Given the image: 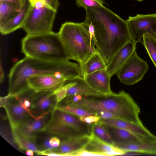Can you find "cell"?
<instances>
[{"mask_svg": "<svg viewBox=\"0 0 156 156\" xmlns=\"http://www.w3.org/2000/svg\"><path fill=\"white\" fill-rule=\"evenodd\" d=\"M85 10L84 21L93 25L95 39L93 41L107 65L115 53L131 41L127 21L104 5Z\"/></svg>", "mask_w": 156, "mask_h": 156, "instance_id": "obj_1", "label": "cell"}, {"mask_svg": "<svg viewBox=\"0 0 156 156\" xmlns=\"http://www.w3.org/2000/svg\"><path fill=\"white\" fill-rule=\"evenodd\" d=\"M41 75L58 76L69 80L80 76V66L78 63L69 60L50 61L26 56L10 69L8 95H15L29 88L28 79Z\"/></svg>", "mask_w": 156, "mask_h": 156, "instance_id": "obj_2", "label": "cell"}, {"mask_svg": "<svg viewBox=\"0 0 156 156\" xmlns=\"http://www.w3.org/2000/svg\"><path fill=\"white\" fill-rule=\"evenodd\" d=\"M67 105L84 109L94 114L100 111L109 112L118 119L143 124L139 118V106L124 90L102 97L83 96L80 100Z\"/></svg>", "mask_w": 156, "mask_h": 156, "instance_id": "obj_3", "label": "cell"}, {"mask_svg": "<svg viewBox=\"0 0 156 156\" xmlns=\"http://www.w3.org/2000/svg\"><path fill=\"white\" fill-rule=\"evenodd\" d=\"M58 33L70 59L77 62L80 68L97 51L91 41L88 26L84 22L66 21Z\"/></svg>", "mask_w": 156, "mask_h": 156, "instance_id": "obj_4", "label": "cell"}, {"mask_svg": "<svg viewBox=\"0 0 156 156\" xmlns=\"http://www.w3.org/2000/svg\"><path fill=\"white\" fill-rule=\"evenodd\" d=\"M22 52L26 56L50 61L70 59L58 33L53 31L37 35H27L22 40Z\"/></svg>", "mask_w": 156, "mask_h": 156, "instance_id": "obj_5", "label": "cell"}, {"mask_svg": "<svg viewBox=\"0 0 156 156\" xmlns=\"http://www.w3.org/2000/svg\"><path fill=\"white\" fill-rule=\"evenodd\" d=\"M57 12L45 0H36L31 4L22 28L28 35L51 32Z\"/></svg>", "mask_w": 156, "mask_h": 156, "instance_id": "obj_6", "label": "cell"}, {"mask_svg": "<svg viewBox=\"0 0 156 156\" xmlns=\"http://www.w3.org/2000/svg\"><path fill=\"white\" fill-rule=\"evenodd\" d=\"M148 69L147 62L140 57L135 50L116 74L122 83L130 86L141 80Z\"/></svg>", "mask_w": 156, "mask_h": 156, "instance_id": "obj_7", "label": "cell"}, {"mask_svg": "<svg viewBox=\"0 0 156 156\" xmlns=\"http://www.w3.org/2000/svg\"><path fill=\"white\" fill-rule=\"evenodd\" d=\"M131 41L143 44L144 35L148 33L156 38V13L147 15L137 14L129 16L127 20Z\"/></svg>", "mask_w": 156, "mask_h": 156, "instance_id": "obj_8", "label": "cell"}, {"mask_svg": "<svg viewBox=\"0 0 156 156\" xmlns=\"http://www.w3.org/2000/svg\"><path fill=\"white\" fill-rule=\"evenodd\" d=\"M1 106L5 110L12 129L18 128L29 119L34 117L17 95L0 98Z\"/></svg>", "mask_w": 156, "mask_h": 156, "instance_id": "obj_9", "label": "cell"}, {"mask_svg": "<svg viewBox=\"0 0 156 156\" xmlns=\"http://www.w3.org/2000/svg\"><path fill=\"white\" fill-rule=\"evenodd\" d=\"M58 104L55 91H35L30 110L33 117H35L52 113Z\"/></svg>", "mask_w": 156, "mask_h": 156, "instance_id": "obj_10", "label": "cell"}, {"mask_svg": "<svg viewBox=\"0 0 156 156\" xmlns=\"http://www.w3.org/2000/svg\"><path fill=\"white\" fill-rule=\"evenodd\" d=\"M91 138L90 134H83L64 139L58 147L43 152L41 155L71 156L72 154L85 149Z\"/></svg>", "mask_w": 156, "mask_h": 156, "instance_id": "obj_11", "label": "cell"}, {"mask_svg": "<svg viewBox=\"0 0 156 156\" xmlns=\"http://www.w3.org/2000/svg\"><path fill=\"white\" fill-rule=\"evenodd\" d=\"M67 80L58 76L41 75L30 77L27 80V83L29 87L36 92L55 91Z\"/></svg>", "mask_w": 156, "mask_h": 156, "instance_id": "obj_12", "label": "cell"}, {"mask_svg": "<svg viewBox=\"0 0 156 156\" xmlns=\"http://www.w3.org/2000/svg\"><path fill=\"white\" fill-rule=\"evenodd\" d=\"M98 122L114 126L128 130L151 141L156 140V136L147 129L143 124H139L117 119L101 118Z\"/></svg>", "mask_w": 156, "mask_h": 156, "instance_id": "obj_13", "label": "cell"}, {"mask_svg": "<svg viewBox=\"0 0 156 156\" xmlns=\"http://www.w3.org/2000/svg\"><path fill=\"white\" fill-rule=\"evenodd\" d=\"M52 113L30 118L16 129L23 135L34 138L37 133L44 130L51 119Z\"/></svg>", "mask_w": 156, "mask_h": 156, "instance_id": "obj_14", "label": "cell"}, {"mask_svg": "<svg viewBox=\"0 0 156 156\" xmlns=\"http://www.w3.org/2000/svg\"><path fill=\"white\" fill-rule=\"evenodd\" d=\"M136 44L132 41L121 48L107 65L106 69L111 77L118 72L136 50Z\"/></svg>", "mask_w": 156, "mask_h": 156, "instance_id": "obj_15", "label": "cell"}, {"mask_svg": "<svg viewBox=\"0 0 156 156\" xmlns=\"http://www.w3.org/2000/svg\"><path fill=\"white\" fill-rule=\"evenodd\" d=\"M52 117L82 134H90V124L82 122L77 116L56 108L52 113Z\"/></svg>", "mask_w": 156, "mask_h": 156, "instance_id": "obj_16", "label": "cell"}, {"mask_svg": "<svg viewBox=\"0 0 156 156\" xmlns=\"http://www.w3.org/2000/svg\"><path fill=\"white\" fill-rule=\"evenodd\" d=\"M101 124L110 135L114 143V146L131 143L151 141L126 129L109 125Z\"/></svg>", "mask_w": 156, "mask_h": 156, "instance_id": "obj_17", "label": "cell"}, {"mask_svg": "<svg viewBox=\"0 0 156 156\" xmlns=\"http://www.w3.org/2000/svg\"><path fill=\"white\" fill-rule=\"evenodd\" d=\"M111 77L106 69L90 74L84 79L94 89L103 93L110 95L114 93L111 88Z\"/></svg>", "mask_w": 156, "mask_h": 156, "instance_id": "obj_18", "label": "cell"}, {"mask_svg": "<svg viewBox=\"0 0 156 156\" xmlns=\"http://www.w3.org/2000/svg\"><path fill=\"white\" fill-rule=\"evenodd\" d=\"M90 134L92 138L85 148L86 150L104 154L106 156L122 155L125 153L124 151L103 141L94 135Z\"/></svg>", "mask_w": 156, "mask_h": 156, "instance_id": "obj_19", "label": "cell"}, {"mask_svg": "<svg viewBox=\"0 0 156 156\" xmlns=\"http://www.w3.org/2000/svg\"><path fill=\"white\" fill-rule=\"evenodd\" d=\"M74 79L76 81V84L68 89L66 97L80 95L85 97H102L109 95L92 88L81 76Z\"/></svg>", "mask_w": 156, "mask_h": 156, "instance_id": "obj_20", "label": "cell"}, {"mask_svg": "<svg viewBox=\"0 0 156 156\" xmlns=\"http://www.w3.org/2000/svg\"><path fill=\"white\" fill-rule=\"evenodd\" d=\"M31 5L28 0L24 6L14 17L9 21L2 27L0 28L1 33L6 35L20 28H22Z\"/></svg>", "mask_w": 156, "mask_h": 156, "instance_id": "obj_21", "label": "cell"}, {"mask_svg": "<svg viewBox=\"0 0 156 156\" xmlns=\"http://www.w3.org/2000/svg\"><path fill=\"white\" fill-rule=\"evenodd\" d=\"M114 146L126 152L156 155V140L118 144Z\"/></svg>", "mask_w": 156, "mask_h": 156, "instance_id": "obj_22", "label": "cell"}, {"mask_svg": "<svg viewBox=\"0 0 156 156\" xmlns=\"http://www.w3.org/2000/svg\"><path fill=\"white\" fill-rule=\"evenodd\" d=\"M44 131L64 139L83 134L62 124L52 116Z\"/></svg>", "mask_w": 156, "mask_h": 156, "instance_id": "obj_23", "label": "cell"}, {"mask_svg": "<svg viewBox=\"0 0 156 156\" xmlns=\"http://www.w3.org/2000/svg\"><path fill=\"white\" fill-rule=\"evenodd\" d=\"M107 65L100 54L96 51L80 68V76L84 78L87 76L97 71L106 69Z\"/></svg>", "mask_w": 156, "mask_h": 156, "instance_id": "obj_24", "label": "cell"}, {"mask_svg": "<svg viewBox=\"0 0 156 156\" xmlns=\"http://www.w3.org/2000/svg\"><path fill=\"white\" fill-rule=\"evenodd\" d=\"M12 130L15 141L20 149L26 151L31 150L37 155L39 154L40 151L37 146L34 138L23 135L16 129Z\"/></svg>", "mask_w": 156, "mask_h": 156, "instance_id": "obj_25", "label": "cell"}, {"mask_svg": "<svg viewBox=\"0 0 156 156\" xmlns=\"http://www.w3.org/2000/svg\"><path fill=\"white\" fill-rule=\"evenodd\" d=\"M21 10L11 3L0 1V28L16 15Z\"/></svg>", "mask_w": 156, "mask_h": 156, "instance_id": "obj_26", "label": "cell"}, {"mask_svg": "<svg viewBox=\"0 0 156 156\" xmlns=\"http://www.w3.org/2000/svg\"><path fill=\"white\" fill-rule=\"evenodd\" d=\"M53 135L44 131L39 132L35 135L34 140L40 151L39 155L54 148L50 144V139Z\"/></svg>", "mask_w": 156, "mask_h": 156, "instance_id": "obj_27", "label": "cell"}, {"mask_svg": "<svg viewBox=\"0 0 156 156\" xmlns=\"http://www.w3.org/2000/svg\"><path fill=\"white\" fill-rule=\"evenodd\" d=\"M90 134L103 141L114 146V143L110 135L103 126L98 122L90 124Z\"/></svg>", "mask_w": 156, "mask_h": 156, "instance_id": "obj_28", "label": "cell"}, {"mask_svg": "<svg viewBox=\"0 0 156 156\" xmlns=\"http://www.w3.org/2000/svg\"><path fill=\"white\" fill-rule=\"evenodd\" d=\"M143 44L156 68V38L148 33L143 37Z\"/></svg>", "mask_w": 156, "mask_h": 156, "instance_id": "obj_29", "label": "cell"}, {"mask_svg": "<svg viewBox=\"0 0 156 156\" xmlns=\"http://www.w3.org/2000/svg\"><path fill=\"white\" fill-rule=\"evenodd\" d=\"M56 108L78 117L95 115L94 113L86 109L70 105L58 104Z\"/></svg>", "mask_w": 156, "mask_h": 156, "instance_id": "obj_30", "label": "cell"}, {"mask_svg": "<svg viewBox=\"0 0 156 156\" xmlns=\"http://www.w3.org/2000/svg\"><path fill=\"white\" fill-rule=\"evenodd\" d=\"M75 4L78 7L85 9L88 7L103 5L105 3L103 0H76Z\"/></svg>", "mask_w": 156, "mask_h": 156, "instance_id": "obj_31", "label": "cell"}, {"mask_svg": "<svg viewBox=\"0 0 156 156\" xmlns=\"http://www.w3.org/2000/svg\"><path fill=\"white\" fill-rule=\"evenodd\" d=\"M79 118L81 121L89 125L98 122L101 118L99 117L94 115L80 117Z\"/></svg>", "mask_w": 156, "mask_h": 156, "instance_id": "obj_32", "label": "cell"}, {"mask_svg": "<svg viewBox=\"0 0 156 156\" xmlns=\"http://www.w3.org/2000/svg\"><path fill=\"white\" fill-rule=\"evenodd\" d=\"M71 156H106L102 153L91 152L83 149L72 154Z\"/></svg>", "mask_w": 156, "mask_h": 156, "instance_id": "obj_33", "label": "cell"}, {"mask_svg": "<svg viewBox=\"0 0 156 156\" xmlns=\"http://www.w3.org/2000/svg\"><path fill=\"white\" fill-rule=\"evenodd\" d=\"M0 1H5L11 3L14 5L20 10L25 5L27 0H0Z\"/></svg>", "mask_w": 156, "mask_h": 156, "instance_id": "obj_34", "label": "cell"}, {"mask_svg": "<svg viewBox=\"0 0 156 156\" xmlns=\"http://www.w3.org/2000/svg\"><path fill=\"white\" fill-rule=\"evenodd\" d=\"M61 142V141L59 137L54 135L50 139V144L55 148L58 147Z\"/></svg>", "mask_w": 156, "mask_h": 156, "instance_id": "obj_35", "label": "cell"}, {"mask_svg": "<svg viewBox=\"0 0 156 156\" xmlns=\"http://www.w3.org/2000/svg\"><path fill=\"white\" fill-rule=\"evenodd\" d=\"M34 151L31 150L26 151V154L29 156H33L34 154Z\"/></svg>", "mask_w": 156, "mask_h": 156, "instance_id": "obj_36", "label": "cell"}, {"mask_svg": "<svg viewBox=\"0 0 156 156\" xmlns=\"http://www.w3.org/2000/svg\"><path fill=\"white\" fill-rule=\"evenodd\" d=\"M31 3V4H33L34 2L36 0H28Z\"/></svg>", "mask_w": 156, "mask_h": 156, "instance_id": "obj_37", "label": "cell"}, {"mask_svg": "<svg viewBox=\"0 0 156 156\" xmlns=\"http://www.w3.org/2000/svg\"><path fill=\"white\" fill-rule=\"evenodd\" d=\"M135 0L137 1L138 2H141V1H143L144 0Z\"/></svg>", "mask_w": 156, "mask_h": 156, "instance_id": "obj_38", "label": "cell"}]
</instances>
